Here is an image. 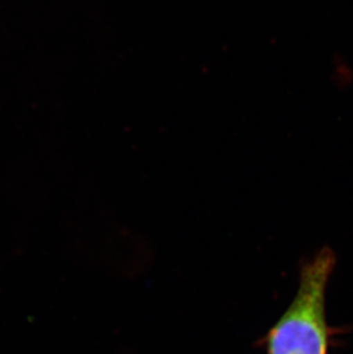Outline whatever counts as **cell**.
I'll return each mask as SVG.
<instances>
[{"label": "cell", "mask_w": 353, "mask_h": 354, "mask_svg": "<svg viewBox=\"0 0 353 354\" xmlns=\"http://www.w3.org/2000/svg\"><path fill=\"white\" fill-rule=\"evenodd\" d=\"M334 266L329 248L304 265L293 303L269 335V354H327L326 289Z\"/></svg>", "instance_id": "cell-1"}]
</instances>
